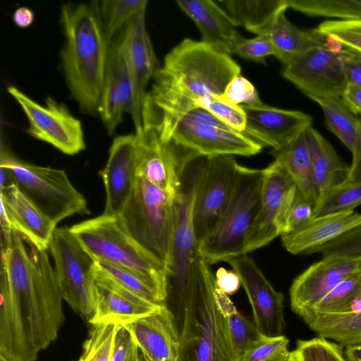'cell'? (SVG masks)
<instances>
[{
    "mask_svg": "<svg viewBox=\"0 0 361 361\" xmlns=\"http://www.w3.org/2000/svg\"><path fill=\"white\" fill-rule=\"evenodd\" d=\"M119 323L104 322L92 325L78 361H111L115 334Z\"/></svg>",
    "mask_w": 361,
    "mask_h": 361,
    "instance_id": "obj_39",
    "label": "cell"
},
{
    "mask_svg": "<svg viewBox=\"0 0 361 361\" xmlns=\"http://www.w3.org/2000/svg\"><path fill=\"white\" fill-rule=\"evenodd\" d=\"M176 3L195 23L202 42L219 52L232 54L234 46L243 37L216 1L178 0Z\"/></svg>",
    "mask_w": 361,
    "mask_h": 361,
    "instance_id": "obj_26",
    "label": "cell"
},
{
    "mask_svg": "<svg viewBox=\"0 0 361 361\" xmlns=\"http://www.w3.org/2000/svg\"><path fill=\"white\" fill-rule=\"evenodd\" d=\"M140 361H151L150 360L145 357L143 355L140 354Z\"/></svg>",
    "mask_w": 361,
    "mask_h": 361,
    "instance_id": "obj_61",
    "label": "cell"
},
{
    "mask_svg": "<svg viewBox=\"0 0 361 361\" xmlns=\"http://www.w3.org/2000/svg\"><path fill=\"white\" fill-rule=\"evenodd\" d=\"M341 98L348 108L356 115L361 117V88L347 82Z\"/></svg>",
    "mask_w": 361,
    "mask_h": 361,
    "instance_id": "obj_52",
    "label": "cell"
},
{
    "mask_svg": "<svg viewBox=\"0 0 361 361\" xmlns=\"http://www.w3.org/2000/svg\"><path fill=\"white\" fill-rule=\"evenodd\" d=\"M305 133L319 199L332 187L346 179L349 166L341 161L331 143L317 130L311 126Z\"/></svg>",
    "mask_w": 361,
    "mask_h": 361,
    "instance_id": "obj_29",
    "label": "cell"
},
{
    "mask_svg": "<svg viewBox=\"0 0 361 361\" xmlns=\"http://www.w3.org/2000/svg\"><path fill=\"white\" fill-rule=\"evenodd\" d=\"M177 200L146 179L137 176L118 216L126 231L166 267L175 226Z\"/></svg>",
    "mask_w": 361,
    "mask_h": 361,
    "instance_id": "obj_8",
    "label": "cell"
},
{
    "mask_svg": "<svg viewBox=\"0 0 361 361\" xmlns=\"http://www.w3.org/2000/svg\"><path fill=\"white\" fill-rule=\"evenodd\" d=\"M221 99L235 105H257L262 104L253 85L240 75L234 78L226 87Z\"/></svg>",
    "mask_w": 361,
    "mask_h": 361,
    "instance_id": "obj_46",
    "label": "cell"
},
{
    "mask_svg": "<svg viewBox=\"0 0 361 361\" xmlns=\"http://www.w3.org/2000/svg\"><path fill=\"white\" fill-rule=\"evenodd\" d=\"M288 342L284 335L273 338L264 336L245 353L240 361H271L288 351Z\"/></svg>",
    "mask_w": 361,
    "mask_h": 361,
    "instance_id": "obj_47",
    "label": "cell"
},
{
    "mask_svg": "<svg viewBox=\"0 0 361 361\" xmlns=\"http://www.w3.org/2000/svg\"><path fill=\"white\" fill-rule=\"evenodd\" d=\"M49 249L63 300L90 322L96 310L94 259L66 227L56 228Z\"/></svg>",
    "mask_w": 361,
    "mask_h": 361,
    "instance_id": "obj_10",
    "label": "cell"
},
{
    "mask_svg": "<svg viewBox=\"0 0 361 361\" xmlns=\"http://www.w3.org/2000/svg\"><path fill=\"white\" fill-rule=\"evenodd\" d=\"M241 69L230 55L202 41L184 39L165 56L155 73L142 105V126L170 141L173 131L199 99L221 96Z\"/></svg>",
    "mask_w": 361,
    "mask_h": 361,
    "instance_id": "obj_2",
    "label": "cell"
},
{
    "mask_svg": "<svg viewBox=\"0 0 361 361\" xmlns=\"http://www.w3.org/2000/svg\"><path fill=\"white\" fill-rule=\"evenodd\" d=\"M123 324L132 334L141 354L151 361H176L179 332L166 305Z\"/></svg>",
    "mask_w": 361,
    "mask_h": 361,
    "instance_id": "obj_23",
    "label": "cell"
},
{
    "mask_svg": "<svg viewBox=\"0 0 361 361\" xmlns=\"http://www.w3.org/2000/svg\"><path fill=\"white\" fill-rule=\"evenodd\" d=\"M294 361H302L301 355L297 350L293 351Z\"/></svg>",
    "mask_w": 361,
    "mask_h": 361,
    "instance_id": "obj_59",
    "label": "cell"
},
{
    "mask_svg": "<svg viewBox=\"0 0 361 361\" xmlns=\"http://www.w3.org/2000/svg\"><path fill=\"white\" fill-rule=\"evenodd\" d=\"M345 312L354 314L361 313V295L353 300Z\"/></svg>",
    "mask_w": 361,
    "mask_h": 361,
    "instance_id": "obj_57",
    "label": "cell"
},
{
    "mask_svg": "<svg viewBox=\"0 0 361 361\" xmlns=\"http://www.w3.org/2000/svg\"><path fill=\"white\" fill-rule=\"evenodd\" d=\"M69 228L95 261L111 263L136 273L149 281L166 300V266L126 231L118 216L102 214Z\"/></svg>",
    "mask_w": 361,
    "mask_h": 361,
    "instance_id": "obj_6",
    "label": "cell"
},
{
    "mask_svg": "<svg viewBox=\"0 0 361 361\" xmlns=\"http://www.w3.org/2000/svg\"><path fill=\"white\" fill-rule=\"evenodd\" d=\"M322 108L326 127L351 152L361 151V117L351 111L341 97H311Z\"/></svg>",
    "mask_w": 361,
    "mask_h": 361,
    "instance_id": "obj_33",
    "label": "cell"
},
{
    "mask_svg": "<svg viewBox=\"0 0 361 361\" xmlns=\"http://www.w3.org/2000/svg\"><path fill=\"white\" fill-rule=\"evenodd\" d=\"M93 274L96 310L90 322L92 325L109 321L126 324L163 306L147 301L122 287L102 272L95 262Z\"/></svg>",
    "mask_w": 361,
    "mask_h": 361,
    "instance_id": "obj_24",
    "label": "cell"
},
{
    "mask_svg": "<svg viewBox=\"0 0 361 361\" xmlns=\"http://www.w3.org/2000/svg\"><path fill=\"white\" fill-rule=\"evenodd\" d=\"M196 106L206 109L232 129L244 133L246 117L240 105L231 104L219 96L207 95L199 99Z\"/></svg>",
    "mask_w": 361,
    "mask_h": 361,
    "instance_id": "obj_41",
    "label": "cell"
},
{
    "mask_svg": "<svg viewBox=\"0 0 361 361\" xmlns=\"http://www.w3.org/2000/svg\"><path fill=\"white\" fill-rule=\"evenodd\" d=\"M293 351L285 352L271 361H292Z\"/></svg>",
    "mask_w": 361,
    "mask_h": 361,
    "instance_id": "obj_58",
    "label": "cell"
},
{
    "mask_svg": "<svg viewBox=\"0 0 361 361\" xmlns=\"http://www.w3.org/2000/svg\"><path fill=\"white\" fill-rule=\"evenodd\" d=\"M240 276L252 309L254 323L265 337L283 335L284 298L276 291L252 259L243 254L227 262Z\"/></svg>",
    "mask_w": 361,
    "mask_h": 361,
    "instance_id": "obj_17",
    "label": "cell"
},
{
    "mask_svg": "<svg viewBox=\"0 0 361 361\" xmlns=\"http://www.w3.org/2000/svg\"><path fill=\"white\" fill-rule=\"evenodd\" d=\"M95 264L110 279L134 294L153 304L165 305L164 297L149 281L141 276L103 261H95Z\"/></svg>",
    "mask_w": 361,
    "mask_h": 361,
    "instance_id": "obj_37",
    "label": "cell"
},
{
    "mask_svg": "<svg viewBox=\"0 0 361 361\" xmlns=\"http://www.w3.org/2000/svg\"><path fill=\"white\" fill-rule=\"evenodd\" d=\"M352 183H361V151L353 158L352 164L349 166L348 173L345 180Z\"/></svg>",
    "mask_w": 361,
    "mask_h": 361,
    "instance_id": "obj_55",
    "label": "cell"
},
{
    "mask_svg": "<svg viewBox=\"0 0 361 361\" xmlns=\"http://www.w3.org/2000/svg\"><path fill=\"white\" fill-rule=\"evenodd\" d=\"M0 166L8 173L10 184L20 190L56 225L73 214L90 213L85 198L63 170L20 161L1 146Z\"/></svg>",
    "mask_w": 361,
    "mask_h": 361,
    "instance_id": "obj_9",
    "label": "cell"
},
{
    "mask_svg": "<svg viewBox=\"0 0 361 361\" xmlns=\"http://www.w3.org/2000/svg\"><path fill=\"white\" fill-rule=\"evenodd\" d=\"M171 140L196 155L207 157H250L258 154L263 147L201 107H195L183 116L175 127Z\"/></svg>",
    "mask_w": 361,
    "mask_h": 361,
    "instance_id": "obj_11",
    "label": "cell"
},
{
    "mask_svg": "<svg viewBox=\"0 0 361 361\" xmlns=\"http://www.w3.org/2000/svg\"><path fill=\"white\" fill-rule=\"evenodd\" d=\"M295 350L302 361H346L341 346L319 336L298 340Z\"/></svg>",
    "mask_w": 361,
    "mask_h": 361,
    "instance_id": "obj_44",
    "label": "cell"
},
{
    "mask_svg": "<svg viewBox=\"0 0 361 361\" xmlns=\"http://www.w3.org/2000/svg\"><path fill=\"white\" fill-rule=\"evenodd\" d=\"M60 21L66 37L60 58L67 86L84 114H98L110 44L99 1L64 4Z\"/></svg>",
    "mask_w": 361,
    "mask_h": 361,
    "instance_id": "obj_3",
    "label": "cell"
},
{
    "mask_svg": "<svg viewBox=\"0 0 361 361\" xmlns=\"http://www.w3.org/2000/svg\"><path fill=\"white\" fill-rule=\"evenodd\" d=\"M315 29L324 36L333 38L361 54V20H329L322 22Z\"/></svg>",
    "mask_w": 361,
    "mask_h": 361,
    "instance_id": "obj_43",
    "label": "cell"
},
{
    "mask_svg": "<svg viewBox=\"0 0 361 361\" xmlns=\"http://www.w3.org/2000/svg\"><path fill=\"white\" fill-rule=\"evenodd\" d=\"M7 91L25 114L29 123L26 132L30 136L68 155L85 149L82 123L64 104L48 96L42 105L13 85H9Z\"/></svg>",
    "mask_w": 361,
    "mask_h": 361,
    "instance_id": "obj_13",
    "label": "cell"
},
{
    "mask_svg": "<svg viewBox=\"0 0 361 361\" xmlns=\"http://www.w3.org/2000/svg\"><path fill=\"white\" fill-rule=\"evenodd\" d=\"M16 231L1 243L0 354L35 361L57 337L63 322L62 296L46 250Z\"/></svg>",
    "mask_w": 361,
    "mask_h": 361,
    "instance_id": "obj_1",
    "label": "cell"
},
{
    "mask_svg": "<svg viewBox=\"0 0 361 361\" xmlns=\"http://www.w3.org/2000/svg\"><path fill=\"white\" fill-rule=\"evenodd\" d=\"M233 54L247 60L262 61L269 56H274L275 51L269 36L263 34L250 39L242 37L234 46Z\"/></svg>",
    "mask_w": 361,
    "mask_h": 361,
    "instance_id": "obj_45",
    "label": "cell"
},
{
    "mask_svg": "<svg viewBox=\"0 0 361 361\" xmlns=\"http://www.w3.org/2000/svg\"><path fill=\"white\" fill-rule=\"evenodd\" d=\"M312 253H320L323 258L361 259V224L309 252Z\"/></svg>",
    "mask_w": 361,
    "mask_h": 361,
    "instance_id": "obj_42",
    "label": "cell"
},
{
    "mask_svg": "<svg viewBox=\"0 0 361 361\" xmlns=\"http://www.w3.org/2000/svg\"><path fill=\"white\" fill-rule=\"evenodd\" d=\"M231 341L237 357L240 361L245 353L264 336L255 323L237 311L227 318Z\"/></svg>",
    "mask_w": 361,
    "mask_h": 361,
    "instance_id": "obj_40",
    "label": "cell"
},
{
    "mask_svg": "<svg viewBox=\"0 0 361 361\" xmlns=\"http://www.w3.org/2000/svg\"><path fill=\"white\" fill-rule=\"evenodd\" d=\"M360 224L361 214L355 211L312 218L299 228L282 235L281 242L291 254L308 255Z\"/></svg>",
    "mask_w": 361,
    "mask_h": 361,
    "instance_id": "obj_27",
    "label": "cell"
},
{
    "mask_svg": "<svg viewBox=\"0 0 361 361\" xmlns=\"http://www.w3.org/2000/svg\"><path fill=\"white\" fill-rule=\"evenodd\" d=\"M360 295L361 269H359L341 281L309 313L345 312L353 300Z\"/></svg>",
    "mask_w": 361,
    "mask_h": 361,
    "instance_id": "obj_38",
    "label": "cell"
},
{
    "mask_svg": "<svg viewBox=\"0 0 361 361\" xmlns=\"http://www.w3.org/2000/svg\"><path fill=\"white\" fill-rule=\"evenodd\" d=\"M246 117L244 133L262 146L278 150L311 127L312 118L302 111L266 105H240Z\"/></svg>",
    "mask_w": 361,
    "mask_h": 361,
    "instance_id": "obj_20",
    "label": "cell"
},
{
    "mask_svg": "<svg viewBox=\"0 0 361 361\" xmlns=\"http://www.w3.org/2000/svg\"><path fill=\"white\" fill-rule=\"evenodd\" d=\"M215 287L210 264L200 255L179 331L176 361H238L227 318L215 299Z\"/></svg>",
    "mask_w": 361,
    "mask_h": 361,
    "instance_id": "obj_4",
    "label": "cell"
},
{
    "mask_svg": "<svg viewBox=\"0 0 361 361\" xmlns=\"http://www.w3.org/2000/svg\"><path fill=\"white\" fill-rule=\"evenodd\" d=\"M302 318L318 336L345 348H361V313L311 312Z\"/></svg>",
    "mask_w": 361,
    "mask_h": 361,
    "instance_id": "obj_32",
    "label": "cell"
},
{
    "mask_svg": "<svg viewBox=\"0 0 361 361\" xmlns=\"http://www.w3.org/2000/svg\"><path fill=\"white\" fill-rule=\"evenodd\" d=\"M264 171L240 166L231 197L219 221L200 243L199 252L209 264L245 253L258 214Z\"/></svg>",
    "mask_w": 361,
    "mask_h": 361,
    "instance_id": "obj_7",
    "label": "cell"
},
{
    "mask_svg": "<svg viewBox=\"0 0 361 361\" xmlns=\"http://www.w3.org/2000/svg\"><path fill=\"white\" fill-rule=\"evenodd\" d=\"M217 4L233 23L257 35L266 34L278 16L289 8L288 0H221Z\"/></svg>",
    "mask_w": 361,
    "mask_h": 361,
    "instance_id": "obj_30",
    "label": "cell"
},
{
    "mask_svg": "<svg viewBox=\"0 0 361 361\" xmlns=\"http://www.w3.org/2000/svg\"><path fill=\"white\" fill-rule=\"evenodd\" d=\"M348 50L325 36L322 46L284 66L283 75L310 98L341 97L348 82L343 60Z\"/></svg>",
    "mask_w": 361,
    "mask_h": 361,
    "instance_id": "obj_12",
    "label": "cell"
},
{
    "mask_svg": "<svg viewBox=\"0 0 361 361\" xmlns=\"http://www.w3.org/2000/svg\"><path fill=\"white\" fill-rule=\"evenodd\" d=\"M292 361H294V360H293V357H292Z\"/></svg>",
    "mask_w": 361,
    "mask_h": 361,
    "instance_id": "obj_63",
    "label": "cell"
},
{
    "mask_svg": "<svg viewBox=\"0 0 361 361\" xmlns=\"http://www.w3.org/2000/svg\"><path fill=\"white\" fill-rule=\"evenodd\" d=\"M145 12L146 9L138 12L121 30L133 82L130 115L135 131L142 126V110L147 86L160 67L147 30Z\"/></svg>",
    "mask_w": 361,
    "mask_h": 361,
    "instance_id": "obj_18",
    "label": "cell"
},
{
    "mask_svg": "<svg viewBox=\"0 0 361 361\" xmlns=\"http://www.w3.org/2000/svg\"><path fill=\"white\" fill-rule=\"evenodd\" d=\"M214 278L216 287L228 295L236 293L242 285L240 276L235 271L224 267L216 271Z\"/></svg>",
    "mask_w": 361,
    "mask_h": 361,
    "instance_id": "obj_50",
    "label": "cell"
},
{
    "mask_svg": "<svg viewBox=\"0 0 361 361\" xmlns=\"http://www.w3.org/2000/svg\"><path fill=\"white\" fill-rule=\"evenodd\" d=\"M133 87L121 31L110 42L98 114L109 134L131 114Z\"/></svg>",
    "mask_w": 361,
    "mask_h": 361,
    "instance_id": "obj_19",
    "label": "cell"
},
{
    "mask_svg": "<svg viewBox=\"0 0 361 361\" xmlns=\"http://www.w3.org/2000/svg\"><path fill=\"white\" fill-rule=\"evenodd\" d=\"M345 353L348 361H361V348H346Z\"/></svg>",
    "mask_w": 361,
    "mask_h": 361,
    "instance_id": "obj_56",
    "label": "cell"
},
{
    "mask_svg": "<svg viewBox=\"0 0 361 361\" xmlns=\"http://www.w3.org/2000/svg\"><path fill=\"white\" fill-rule=\"evenodd\" d=\"M288 6L311 16L361 20V0H288Z\"/></svg>",
    "mask_w": 361,
    "mask_h": 361,
    "instance_id": "obj_35",
    "label": "cell"
},
{
    "mask_svg": "<svg viewBox=\"0 0 361 361\" xmlns=\"http://www.w3.org/2000/svg\"><path fill=\"white\" fill-rule=\"evenodd\" d=\"M147 4V0H104L99 2L101 18L109 42L135 15L146 9Z\"/></svg>",
    "mask_w": 361,
    "mask_h": 361,
    "instance_id": "obj_36",
    "label": "cell"
},
{
    "mask_svg": "<svg viewBox=\"0 0 361 361\" xmlns=\"http://www.w3.org/2000/svg\"><path fill=\"white\" fill-rule=\"evenodd\" d=\"M0 361H13L10 358L0 354Z\"/></svg>",
    "mask_w": 361,
    "mask_h": 361,
    "instance_id": "obj_60",
    "label": "cell"
},
{
    "mask_svg": "<svg viewBox=\"0 0 361 361\" xmlns=\"http://www.w3.org/2000/svg\"><path fill=\"white\" fill-rule=\"evenodd\" d=\"M14 23L20 27H27L35 20L34 12L28 7L21 6L15 10L13 14Z\"/></svg>",
    "mask_w": 361,
    "mask_h": 361,
    "instance_id": "obj_54",
    "label": "cell"
},
{
    "mask_svg": "<svg viewBox=\"0 0 361 361\" xmlns=\"http://www.w3.org/2000/svg\"><path fill=\"white\" fill-rule=\"evenodd\" d=\"M0 200L11 229L27 243L47 250L56 225L14 183L0 191Z\"/></svg>",
    "mask_w": 361,
    "mask_h": 361,
    "instance_id": "obj_25",
    "label": "cell"
},
{
    "mask_svg": "<svg viewBox=\"0 0 361 361\" xmlns=\"http://www.w3.org/2000/svg\"><path fill=\"white\" fill-rule=\"evenodd\" d=\"M139 350L129 330L119 324L114 336L111 361H140Z\"/></svg>",
    "mask_w": 361,
    "mask_h": 361,
    "instance_id": "obj_48",
    "label": "cell"
},
{
    "mask_svg": "<svg viewBox=\"0 0 361 361\" xmlns=\"http://www.w3.org/2000/svg\"><path fill=\"white\" fill-rule=\"evenodd\" d=\"M305 132L273 151L274 161L288 175L303 198L314 207L319 195Z\"/></svg>",
    "mask_w": 361,
    "mask_h": 361,
    "instance_id": "obj_28",
    "label": "cell"
},
{
    "mask_svg": "<svg viewBox=\"0 0 361 361\" xmlns=\"http://www.w3.org/2000/svg\"><path fill=\"white\" fill-rule=\"evenodd\" d=\"M263 171L259 209L247 240L246 254L268 245L283 234L298 192L290 178L275 161Z\"/></svg>",
    "mask_w": 361,
    "mask_h": 361,
    "instance_id": "obj_15",
    "label": "cell"
},
{
    "mask_svg": "<svg viewBox=\"0 0 361 361\" xmlns=\"http://www.w3.org/2000/svg\"><path fill=\"white\" fill-rule=\"evenodd\" d=\"M135 134L137 176L146 179L178 201L185 168L196 154L172 140L164 141L153 128L142 126Z\"/></svg>",
    "mask_w": 361,
    "mask_h": 361,
    "instance_id": "obj_14",
    "label": "cell"
},
{
    "mask_svg": "<svg viewBox=\"0 0 361 361\" xmlns=\"http://www.w3.org/2000/svg\"><path fill=\"white\" fill-rule=\"evenodd\" d=\"M343 68L348 82L361 88V54L349 49L343 60Z\"/></svg>",
    "mask_w": 361,
    "mask_h": 361,
    "instance_id": "obj_51",
    "label": "cell"
},
{
    "mask_svg": "<svg viewBox=\"0 0 361 361\" xmlns=\"http://www.w3.org/2000/svg\"><path fill=\"white\" fill-rule=\"evenodd\" d=\"M214 296L221 312L226 318L238 311L228 295L216 287L214 288Z\"/></svg>",
    "mask_w": 361,
    "mask_h": 361,
    "instance_id": "obj_53",
    "label": "cell"
},
{
    "mask_svg": "<svg viewBox=\"0 0 361 361\" xmlns=\"http://www.w3.org/2000/svg\"><path fill=\"white\" fill-rule=\"evenodd\" d=\"M314 206L298 192L289 212L284 233L292 232L309 222L313 218Z\"/></svg>",
    "mask_w": 361,
    "mask_h": 361,
    "instance_id": "obj_49",
    "label": "cell"
},
{
    "mask_svg": "<svg viewBox=\"0 0 361 361\" xmlns=\"http://www.w3.org/2000/svg\"><path fill=\"white\" fill-rule=\"evenodd\" d=\"M359 262H360V269H361V259H360Z\"/></svg>",
    "mask_w": 361,
    "mask_h": 361,
    "instance_id": "obj_62",
    "label": "cell"
},
{
    "mask_svg": "<svg viewBox=\"0 0 361 361\" xmlns=\"http://www.w3.org/2000/svg\"><path fill=\"white\" fill-rule=\"evenodd\" d=\"M106 191L103 215L118 216L137 178L135 134L116 136L110 147L108 161L100 171Z\"/></svg>",
    "mask_w": 361,
    "mask_h": 361,
    "instance_id": "obj_22",
    "label": "cell"
},
{
    "mask_svg": "<svg viewBox=\"0 0 361 361\" xmlns=\"http://www.w3.org/2000/svg\"><path fill=\"white\" fill-rule=\"evenodd\" d=\"M267 34L273 44L275 55L284 66L288 65L308 51L322 46L325 36L316 29L305 31L298 28L281 13L269 28Z\"/></svg>",
    "mask_w": 361,
    "mask_h": 361,
    "instance_id": "obj_31",
    "label": "cell"
},
{
    "mask_svg": "<svg viewBox=\"0 0 361 361\" xmlns=\"http://www.w3.org/2000/svg\"><path fill=\"white\" fill-rule=\"evenodd\" d=\"M207 157L195 155L187 163L182 180V190L176 204L175 226L169 262L166 269L167 308L173 314L178 332L181 328L186 303L190 296L195 276L199 245L195 235L193 211L202 179Z\"/></svg>",
    "mask_w": 361,
    "mask_h": 361,
    "instance_id": "obj_5",
    "label": "cell"
},
{
    "mask_svg": "<svg viewBox=\"0 0 361 361\" xmlns=\"http://www.w3.org/2000/svg\"><path fill=\"white\" fill-rule=\"evenodd\" d=\"M361 204V183L344 180L332 187L317 200L313 218L354 211Z\"/></svg>",
    "mask_w": 361,
    "mask_h": 361,
    "instance_id": "obj_34",
    "label": "cell"
},
{
    "mask_svg": "<svg viewBox=\"0 0 361 361\" xmlns=\"http://www.w3.org/2000/svg\"><path fill=\"white\" fill-rule=\"evenodd\" d=\"M240 166L232 156L207 157L193 211L198 245L212 231L228 204Z\"/></svg>",
    "mask_w": 361,
    "mask_h": 361,
    "instance_id": "obj_16",
    "label": "cell"
},
{
    "mask_svg": "<svg viewBox=\"0 0 361 361\" xmlns=\"http://www.w3.org/2000/svg\"><path fill=\"white\" fill-rule=\"evenodd\" d=\"M359 269V260L344 258H322L312 264L291 284L293 311L304 317L341 281Z\"/></svg>",
    "mask_w": 361,
    "mask_h": 361,
    "instance_id": "obj_21",
    "label": "cell"
}]
</instances>
